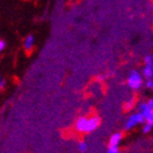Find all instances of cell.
<instances>
[{
  "label": "cell",
  "mask_w": 153,
  "mask_h": 153,
  "mask_svg": "<svg viewBox=\"0 0 153 153\" xmlns=\"http://www.w3.org/2000/svg\"><path fill=\"white\" fill-rule=\"evenodd\" d=\"M152 127H153L152 122H148V121H147L146 124H145V126H143V133H148V132H150L151 130H152Z\"/></svg>",
  "instance_id": "9c48e42d"
},
{
  "label": "cell",
  "mask_w": 153,
  "mask_h": 153,
  "mask_svg": "<svg viewBox=\"0 0 153 153\" xmlns=\"http://www.w3.org/2000/svg\"><path fill=\"white\" fill-rule=\"evenodd\" d=\"M100 124V119L98 117H91V118H86L85 124H84V130L83 132H93L95 131Z\"/></svg>",
  "instance_id": "3957f363"
},
{
  "label": "cell",
  "mask_w": 153,
  "mask_h": 153,
  "mask_svg": "<svg viewBox=\"0 0 153 153\" xmlns=\"http://www.w3.org/2000/svg\"><path fill=\"white\" fill-rule=\"evenodd\" d=\"M5 48V42L4 41H0V52Z\"/></svg>",
  "instance_id": "5bb4252c"
},
{
  "label": "cell",
  "mask_w": 153,
  "mask_h": 153,
  "mask_svg": "<svg viewBox=\"0 0 153 153\" xmlns=\"http://www.w3.org/2000/svg\"><path fill=\"white\" fill-rule=\"evenodd\" d=\"M146 87L148 89L153 91V78H150V79H147L146 81Z\"/></svg>",
  "instance_id": "30bf717a"
},
{
  "label": "cell",
  "mask_w": 153,
  "mask_h": 153,
  "mask_svg": "<svg viewBox=\"0 0 153 153\" xmlns=\"http://www.w3.org/2000/svg\"><path fill=\"white\" fill-rule=\"evenodd\" d=\"M134 102H135V100H134V99H131V100H130L129 102H127V104H126V108H127V110H130L131 108H133Z\"/></svg>",
  "instance_id": "4fadbf2b"
},
{
  "label": "cell",
  "mask_w": 153,
  "mask_h": 153,
  "mask_svg": "<svg viewBox=\"0 0 153 153\" xmlns=\"http://www.w3.org/2000/svg\"><path fill=\"white\" fill-rule=\"evenodd\" d=\"M143 64L149 65V66H152V64H153V55L147 54L146 56L143 57Z\"/></svg>",
  "instance_id": "ba28073f"
},
{
  "label": "cell",
  "mask_w": 153,
  "mask_h": 153,
  "mask_svg": "<svg viewBox=\"0 0 153 153\" xmlns=\"http://www.w3.org/2000/svg\"><path fill=\"white\" fill-rule=\"evenodd\" d=\"M143 78H146V79H150V78H153L152 66L145 65V67H143Z\"/></svg>",
  "instance_id": "52a82bcc"
},
{
  "label": "cell",
  "mask_w": 153,
  "mask_h": 153,
  "mask_svg": "<svg viewBox=\"0 0 153 153\" xmlns=\"http://www.w3.org/2000/svg\"><path fill=\"white\" fill-rule=\"evenodd\" d=\"M152 71H153V64H152Z\"/></svg>",
  "instance_id": "2e32d148"
},
{
  "label": "cell",
  "mask_w": 153,
  "mask_h": 153,
  "mask_svg": "<svg viewBox=\"0 0 153 153\" xmlns=\"http://www.w3.org/2000/svg\"><path fill=\"white\" fill-rule=\"evenodd\" d=\"M143 74H140L137 70H132L128 76V85L132 89H138L140 88L143 84Z\"/></svg>",
  "instance_id": "6da1fadb"
},
{
  "label": "cell",
  "mask_w": 153,
  "mask_h": 153,
  "mask_svg": "<svg viewBox=\"0 0 153 153\" xmlns=\"http://www.w3.org/2000/svg\"><path fill=\"white\" fill-rule=\"evenodd\" d=\"M139 112L143 115L146 121L152 122L153 123V110L148 105V103H141L138 108Z\"/></svg>",
  "instance_id": "277c9868"
},
{
  "label": "cell",
  "mask_w": 153,
  "mask_h": 153,
  "mask_svg": "<svg viewBox=\"0 0 153 153\" xmlns=\"http://www.w3.org/2000/svg\"><path fill=\"white\" fill-rule=\"evenodd\" d=\"M122 139V134L120 132H117V133L113 134L110 138V146H116L118 147V145L120 143Z\"/></svg>",
  "instance_id": "5b68a950"
},
{
  "label": "cell",
  "mask_w": 153,
  "mask_h": 153,
  "mask_svg": "<svg viewBox=\"0 0 153 153\" xmlns=\"http://www.w3.org/2000/svg\"><path fill=\"white\" fill-rule=\"evenodd\" d=\"M145 120H146V119H145L143 115L141 114L140 112L136 113V114L132 115L131 117H130L129 119L127 120V123H126V129H127V130L132 129V128H134L135 126H136V124L143 123Z\"/></svg>",
  "instance_id": "7a4b0ae2"
},
{
  "label": "cell",
  "mask_w": 153,
  "mask_h": 153,
  "mask_svg": "<svg viewBox=\"0 0 153 153\" xmlns=\"http://www.w3.org/2000/svg\"><path fill=\"white\" fill-rule=\"evenodd\" d=\"M86 149H87V145H86L84 141H82V143H79V150L81 151V152H84V151H86Z\"/></svg>",
  "instance_id": "7c38bea8"
},
{
  "label": "cell",
  "mask_w": 153,
  "mask_h": 153,
  "mask_svg": "<svg viewBox=\"0 0 153 153\" xmlns=\"http://www.w3.org/2000/svg\"><path fill=\"white\" fill-rule=\"evenodd\" d=\"M108 153H119V150H118V147H116V146H110Z\"/></svg>",
  "instance_id": "8fae6325"
},
{
  "label": "cell",
  "mask_w": 153,
  "mask_h": 153,
  "mask_svg": "<svg viewBox=\"0 0 153 153\" xmlns=\"http://www.w3.org/2000/svg\"><path fill=\"white\" fill-rule=\"evenodd\" d=\"M34 45V36L33 35H29L25 41V49L27 51H30L33 48Z\"/></svg>",
  "instance_id": "8992f818"
},
{
  "label": "cell",
  "mask_w": 153,
  "mask_h": 153,
  "mask_svg": "<svg viewBox=\"0 0 153 153\" xmlns=\"http://www.w3.org/2000/svg\"><path fill=\"white\" fill-rule=\"evenodd\" d=\"M4 84H5L4 81H1V82H0V89H2L3 87H4Z\"/></svg>",
  "instance_id": "9a60e30c"
}]
</instances>
